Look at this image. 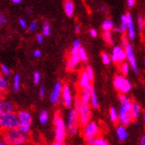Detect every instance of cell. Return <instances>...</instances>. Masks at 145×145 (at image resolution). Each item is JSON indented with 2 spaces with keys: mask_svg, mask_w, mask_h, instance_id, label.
I'll return each instance as SVG.
<instances>
[{
  "mask_svg": "<svg viewBox=\"0 0 145 145\" xmlns=\"http://www.w3.org/2000/svg\"><path fill=\"white\" fill-rule=\"evenodd\" d=\"M3 140L8 145H25L29 141V137L22 134L17 128H14L5 131Z\"/></svg>",
  "mask_w": 145,
  "mask_h": 145,
  "instance_id": "1",
  "label": "cell"
},
{
  "mask_svg": "<svg viewBox=\"0 0 145 145\" xmlns=\"http://www.w3.org/2000/svg\"><path fill=\"white\" fill-rule=\"evenodd\" d=\"M54 136H55V141L60 143H63L66 135H67V127L66 124L62 118V116L59 111H56L54 114Z\"/></svg>",
  "mask_w": 145,
  "mask_h": 145,
  "instance_id": "2",
  "label": "cell"
},
{
  "mask_svg": "<svg viewBox=\"0 0 145 145\" xmlns=\"http://www.w3.org/2000/svg\"><path fill=\"white\" fill-rule=\"evenodd\" d=\"M81 47V43L79 40H75L73 43V46L71 50L70 56H69L67 64H66V69L68 71H72L74 69L76 68L79 61V56H78V50Z\"/></svg>",
  "mask_w": 145,
  "mask_h": 145,
  "instance_id": "3",
  "label": "cell"
},
{
  "mask_svg": "<svg viewBox=\"0 0 145 145\" xmlns=\"http://www.w3.org/2000/svg\"><path fill=\"white\" fill-rule=\"evenodd\" d=\"M19 125V120L15 112L9 113L0 118V129L7 131L17 128Z\"/></svg>",
  "mask_w": 145,
  "mask_h": 145,
  "instance_id": "4",
  "label": "cell"
},
{
  "mask_svg": "<svg viewBox=\"0 0 145 145\" xmlns=\"http://www.w3.org/2000/svg\"><path fill=\"white\" fill-rule=\"evenodd\" d=\"M76 111L78 113L79 125L80 127H86V125L90 122V118H91V106H90V104L81 102L78 109Z\"/></svg>",
  "mask_w": 145,
  "mask_h": 145,
  "instance_id": "5",
  "label": "cell"
},
{
  "mask_svg": "<svg viewBox=\"0 0 145 145\" xmlns=\"http://www.w3.org/2000/svg\"><path fill=\"white\" fill-rule=\"evenodd\" d=\"M66 127H67V134L71 135H76L78 134V131L79 128L78 118V113L74 108L71 109L70 112H69Z\"/></svg>",
  "mask_w": 145,
  "mask_h": 145,
  "instance_id": "6",
  "label": "cell"
},
{
  "mask_svg": "<svg viewBox=\"0 0 145 145\" xmlns=\"http://www.w3.org/2000/svg\"><path fill=\"white\" fill-rule=\"evenodd\" d=\"M113 85L121 94H127L132 89L131 82L124 76H116L114 78V80H113Z\"/></svg>",
  "mask_w": 145,
  "mask_h": 145,
  "instance_id": "7",
  "label": "cell"
},
{
  "mask_svg": "<svg viewBox=\"0 0 145 145\" xmlns=\"http://www.w3.org/2000/svg\"><path fill=\"white\" fill-rule=\"evenodd\" d=\"M101 129L96 122H89L83 129V136L85 140L91 139V138L99 137Z\"/></svg>",
  "mask_w": 145,
  "mask_h": 145,
  "instance_id": "8",
  "label": "cell"
},
{
  "mask_svg": "<svg viewBox=\"0 0 145 145\" xmlns=\"http://www.w3.org/2000/svg\"><path fill=\"white\" fill-rule=\"evenodd\" d=\"M61 99L62 103L66 109H71L72 105L74 104L73 95L71 89L69 85L65 84L62 86V92H61Z\"/></svg>",
  "mask_w": 145,
  "mask_h": 145,
  "instance_id": "9",
  "label": "cell"
},
{
  "mask_svg": "<svg viewBox=\"0 0 145 145\" xmlns=\"http://www.w3.org/2000/svg\"><path fill=\"white\" fill-rule=\"evenodd\" d=\"M111 61H113L116 64H121L127 59V54H125V48L122 46H114L112 50V54L110 56Z\"/></svg>",
  "mask_w": 145,
  "mask_h": 145,
  "instance_id": "10",
  "label": "cell"
},
{
  "mask_svg": "<svg viewBox=\"0 0 145 145\" xmlns=\"http://www.w3.org/2000/svg\"><path fill=\"white\" fill-rule=\"evenodd\" d=\"M125 54H127V59L128 60L129 66L132 67V70H133V71L135 74H138L139 70H138V67H137L136 59H135L133 46H132L130 44H127V45L125 46Z\"/></svg>",
  "mask_w": 145,
  "mask_h": 145,
  "instance_id": "11",
  "label": "cell"
},
{
  "mask_svg": "<svg viewBox=\"0 0 145 145\" xmlns=\"http://www.w3.org/2000/svg\"><path fill=\"white\" fill-rule=\"evenodd\" d=\"M62 86H63V84L61 83V81H57L55 83L54 89L52 91L51 95H50V102H51L52 104H57L60 102V99L61 97V92H62Z\"/></svg>",
  "mask_w": 145,
  "mask_h": 145,
  "instance_id": "12",
  "label": "cell"
},
{
  "mask_svg": "<svg viewBox=\"0 0 145 145\" xmlns=\"http://www.w3.org/2000/svg\"><path fill=\"white\" fill-rule=\"evenodd\" d=\"M15 106L11 101L3 99L0 101V117L14 112Z\"/></svg>",
  "mask_w": 145,
  "mask_h": 145,
  "instance_id": "13",
  "label": "cell"
},
{
  "mask_svg": "<svg viewBox=\"0 0 145 145\" xmlns=\"http://www.w3.org/2000/svg\"><path fill=\"white\" fill-rule=\"evenodd\" d=\"M127 37L128 39L133 41L135 39L136 36V32H135V24H134V20H133V16L130 14V12H127Z\"/></svg>",
  "mask_w": 145,
  "mask_h": 145,
  "instance_id": "14",
  "label": "cell"
},
{
  "mask_svg": "<svg viewBox=\"0 0 145 145\" xmlns=\"http://www.w3.org/2000/svg\"><path fill=\"white\" fill-rule=\"evenodd\" d=\"M17 114V118L19 120V124H28L31 125L32 122V116L27 110H20Z\"/></svg>",
  "mask_w": 145,
  "mask_h": 145,
  "instance_id": "15",
  "label": "cell"
},
{
  "mask_svg": "<svg viewBox=\"0 0 145 145\" xmlns=\"http://www.w3.org/2000/svg\"><path fill=\"white\" fill-rule=\"evenodd\" d=\"M78 86L79 87L82 89H85V88H87L91 86V81L88 78V76L86 72V71H82L80 72V75H79V81H78Z\"/></svg>",
  "mask_w": 145,
  "mask_h": 145,
  "instance_id": "16",
  "label": "cell"
},
{
  "mask_svg": "<svg viewBox=\"0 0 145 145\" xmlns=\"http://www.w3.org/2000/svg\"><path fill=\"white\" fill-rule=\"evenodd\" d=\"M116 135L118 137V140L119 142H125L128 138V133L127 130L123 125H119L116 128Z\"/></svg>",
  "mask_w": 145,
  "mask_h": 145,
  "instance_id": "17",
  "label": "cell"
},
{
  "mask_svg": "<svg viewBox=\"0 0 145 145\" xmlns=\"http://www.w3.org/2000/svg\"><path fill=\"white\" fill-rule=\"evenodd\" d=\"M92 88L93 86H89L87 88H85V89H82L80 92V95L78 96L80 101L82 103H89L90 100H91V92H92Z\"/></svg>",
  "mask_w": 145,
  "mask_h": 145,
  "instance_id": "18",
  "label": "cell"
},
{
  "mask_svg": "<svg viewBox=\"0 0 145 145\" xmlns=\"http://www.w3.org/2000/svg\"><path fill=\"white\" fill-rule=\"evenodd\" d=\"M74 3L72 0H65L63 2V10L68 17H72L74 14Z\"/></svg>",
  "mask_w": 145,
  "mask_h": 145,
  "instance_id": "19",
  "label": "cell"
},
{
  "mask_svg": "<svg viewBox=\"0 0 145 145\" xmlns=\"http://www.w3.org/2000/svg\"><path fill=\"white\" fill-rule=\"evenodd\" d=\"M142 114V107L141 105L138 103L134 102L133 103V106H132V110L130 111V115L133 118V120H136V119L139 118Z\"/></svg>",
  "mask_w": 145,
  "mask_h": 145,
  "instance_id": "20",
  "label": "cell"
},
{
  "mask_svg": "<svg viewBox=\"0 0 145 145\" xmlns=\"http://www.w3.org/2000/svg\"><path fill=\"white\" fill-rule=\"evenodd\" d=\"M21 88V76L19 74H15L12 78V90L14 93H18Z\"/></svg>",
  "mask_w": 145,
  "mask_h": 145,
  "instance_id": "21",
  "label": "cell"
},
{
  "mask_svg": "<svg viewBox=\"0 0 145 145\" xmlns=\"http://www.w3.org/2000/svg\"><path fill=\"white\" fill-rule=\"evenodd\" d=\"M90 103L91 106L93 109H98L99 108V102H98V97H97V93L94 90V88H92V92H91V100H90Z\"/></svg>",
  "mask_w": 145,
  "mask_h": 145,
  "instance_id": "22",
  "label": "cell"
},
{
  "mask_svg": "<svg viewBox=\"0 0 145 145\" xmlns=\"http://www.w3.org/2000/svg\"><path fill=\"white\" fill-rule=\"evenodd\" d=\"M8 88H9V83L7 79L0 75V92H3L5 93L8 91Z\"/></svg>",
  "mask_w": 145,
  "mask_h": 145,
  "instance_id": "23",
  "label": "cell"
},
{
  "mask_svg": "<svg viewBox=\"0 0 145 145\" xmlns=\"http://www.w3.org/2000/svg\"><path fill=\"white\" fill-rule=\"evenodd\" d=\"M114 28V23L110 19H106V20L103 21V24H102V29L104 32H107V31H110L111 29H113Z\"/></svg>",
  "mask_w": 145,
  "mask_h": 145,
  "instance_id": "24",
  "label": "cell"
},
{
  "mask_svg": "<svg viewBox=\"0 0 145 145\" xmlns=\"http://www.w3.org/2000/svg\"><path fill=\"white\" fill-rule=\"evenodd\" d=\"M17 129L21 132L22 134L28 135L30 133L31 130V125H28V124H19Z\"/></svg>",
  "mask_w": 145,
  "mask_h": 145,
  "instance_id": "25",
  "label": "cell"
},
{
  "mask_svg": "<svg viewBox=\"0 0 145 145\" xmlns=\"http://www.w3.org/2000/svg\"><path fill=\"white\" fill-rule=\"evenodd\" d=\"M39 121L42 125H46L49 120V113L46 110H44L39 113Z\"/></svg>",
  "mask_w": 145,
  "mask_h": 145,
  "instance_id": "26",
  "label": "cell"
},
{
  "mask_svg": "<svg viewBox=\"0 0 145 145\" xmlns=\"http://www.w3.org/2000/svg\"><path fill=\"white\" fill-rule=\"evenodd\" d=\"M110 119L113 123H117L118 121V113L115 107H111L110 109Z\"/></svg>",
  "mask_w": 145,
  "mask_h": 145,
  "instance_id": "27",
  "label": "cell"
},
{
  "mask_svg": "<svg viewBox=\"0 0 145 145\" xmlns=\"http://www.w3.org/2000/svg\"><path fill=\"white\" fill-rule=\"evenodd\" d=\"M0 73H1V76H3L5 78H9L12 74L9 67H7L5 64L0 65Z\"/></svg>",
  "mask_w": 145,
  "mask_h": 145,
  "instance_id": "28",
  "label": "cell"
},
{
  "mask_svg": "<svg viewBox=\"0 0 145 145\" xmlns=\"http://www.w3.org/2000/svg\"><path fill=\"white\" fill-rule=\"evenodd\" d=\"M121 29V32H125L127 31V14H123L120 18V26H119Z\"/></svg>",
  "mask_w": 145,
  "mask_h": 145,
  "instance_id": "29",
  "label": "cell"
},
{
  "mask_svg": "<svg viewBox=\"0 0 145 145\" xmlns=\"http://www.w3.org/2000/svg\"><path fill=\"white\" fill-rule=\"evenodd\" d=\"M42 30H43V36H49L50 32H51V28H50V23L46 21L43 22V26H42Z\"/></svg>",
  "mask_w": 145,
  "mask_h": 145,
  "instance_id": "30",
  "label": "cell"
},
{
  "mask_svg": "<svg viewBox=\"0 0 145 145\" xmlns=\"http://www.w3.org/2000/svg\"><path fill=\"white\" fill-rule=\"evenodd\" d=\"M129 69H130V66L127 62H123V63L120 64V71L122 73V75L124 77H125L128 73H129Z\"/></svg>",
  "mask_w": 145,
  "mask_h": 145,
  "instance_id": "31",
  "label": "cell"
},
{
  "mask_svg": "<svg viewBox=\"0 0 145 145\" xmlns=\"http://www.w3.org/2000/svg\"><path fill=\"white\" fill-rule=\"evenodd\" d=\"M78 56H79V59L80 61H87L88 60V57H87V54H86V50L83 48V47H80L79 50H78Z\"/></svg>",
  "mask_w": 145,
  "mask_h": 145,
  "instance_id": "32",
  "label": "cell"
},
{
  "mask_svg": "<svg viewBox=\"0 0 145 145\" xmlns=\"http://www.w3.org/2000/svg\"><path fill=\"white\" fill-rule=\"evenodd\" d=\"M103 39L105 42L107 44H109V45H113V43H114V41L112 39V35L110 31H107V32L103 33Z\"/></svg>",
  "mask_w": 145,
  "mask_h": 145,
  "instance_id": "33",
  "label": "cell"
},
{
  "mask_svg": "<svg viewBox=\"0 0 145 145\" xmlns=\"http://www.w3.org/2000/svg\"><path fill=\"white\" fill-rule=\"evenodd\" d=\"M101 57H102V61L103 62V64H105V65L110 64V62H111L110 56L107 53H102V54H101Z\"/></svg>",
  "mask_w": 145,
  "mask_h": 145,
  "instance_id": "34",
  "label": "cell"
},
{
  "mask_svg": "<svg viewBox=\"0 0 145 145\" xmlns=\"http://www.w3.org/2000/svg\"><path fill=\"white\" fill-rule=\"evenodd\" d=\"M86 74H87V76H88V78H89V79H90V81L92 82V81H93V79H94V72H93V68L91 67V66H86Z\"/></svg>",
  "mask_w": 145,
  "mask_h": 145,
  "instance_id": "35",
  "label": "cell"
},
{
  "mask_svg": "<svg viewBox=\"0 0 145 145\" xmlns=\"http://www.w3.org/2000/svg\"><path fill=\"white\" fill-rule=\"evenodd\" d=\"M93 145H109V143L103 137H97L94 141Z\"/></svg>",
  "mask_w": 145,
  "mask_h": 145,
  "instance_id": "36",
  "label": "cell"
},
{
  "mask_svg": "<svg viewBox=\"0 0 145 145\" xmlns=\"http://www.w3.org/2000/svg\"><path fill=\"white\" fill-rule=\"evenodd\" d=\"M41 80V75L39 71H36L34 72L33 74V81H34V84L35 85H37L40 82Z\"/></svg>",
  "mask_w": 145,
  "mask_h": 145,
  "instance_id": "37",
  "label": "cell"
},
{
  "mask_svg": "<svg viewBox=\"0 0 145 145\" xmlns=\"http://www.w3.org/2000/svg\"><path fill=\"white\" fill-rule=\"evenodd\" d=\"M137 25L138 28H139L141 30L144 29V19L142 16H139L137 19Z\"/></svg>",
  "mask_w": 145,
  "mask_h": 145,
  "instance_id": "38",
  "label": "cell"
},
{
  "mask_svg": "<svg viewBox=\"0 0 145 145\" xmlns=\"http://www.w3.org/2000/svg\"><path fill=\"white\" fill-rule=\"evenodd\" d=\"M37 22L36 21H33L29 26V32H34V31L36 30V29H37Z\"/></svg>",
  "mask_w": 145,
  "mask_h": 145,
  "instance_id": "39",
  "label": "cell"
},
{
  "mask_svg": "<svg viewBox=\"0 0 145 145\" xmlns=\"http://www.w3.org/2000/svg\"><path fill=\"white\" fill-rule=\"evenodd\" d=\"M45 95H46V88L42 85L39 88V96L41 99H43L44 97H45Z\"/></svg>",
  "mask_w": 145,
  "mask_h": 145,
  "instance_id": "40",
  "label": "cell"
},
{
  "mask_svg": "<svg viewBox=\"0 0 145 145\" xmlns=\"http://www.w3.org/2000/svg\"><path fill=\"white\" fill-rule=\"evenodd\" d=\"M19 24H20V26L23 29H27V22L26 21L24 20V19H19Z\"/></svg>",
  "mask_w": 145,
  "mask_h": 145,
  "instance_id": "41",
  "label": "cell"
},
{
  "mask_svg": "<svg viewBox=\"0 0 145 145\" xmlns=\"http://www.w3.org/2000/svg\"><path fill=\"white\" fill-rule=\"evenodd\" d=\"M36 40L39 44H42L44 42V36L42 34H37L36 37Z\"/></svg>",
  "mask_w": 145,
  "mask_h": 145,
  "instance_id": "42",
  "label": "cell"
},
{
  "mask_svg": "<svg viewBox=\"0 0 145 145\" xmlns=\"http://www.w3.org/2000/svg\"><path fill=\"white\" fill-rule=\"evenodd\" d=\"M89 33H90L91 37H96L97 35H98L97 30H96V29H91L89 30Z\"/></svg>",
  "mask_w": 145,
  "mask_h": 145,
  "instance_id": "43",
  "label": "cell"
},
{
  "mask_svg": "<svg viewBox=\"0 0 145 145\" xmlns=\"http://www.w3.org/2000/svg\"><path fill=\"white\" fill-rule=\"evenodd\" d=\"M33 55L36 58H40L42 55V53H41V51H39V50H36V51H34V53H33Z\"/></svg>",
  "mask_w": 145,
  "mask_h": 145,
  "instance_id": "44",
  "label": "cell"
},
{
  "mask_svg": "<svg viewBox=\"0 0 145 145\" xmlns=\"http://www.w3.org/2000/svg\"><path fill=\"white\" fill-rule=\"evenodd\" d=\"M135 1L136 0H127V5L128 7H133L135 4Z\"/></svg>",
  "mask_w": 145,
  "mask_h": 145,
  "instance_id": "45",
  "label": "cell"
},
{
  "mask_svg": "<svg viewBox=\"0 0 145 145\" xmlns=\"http://www.w3.org/2000/svg\"><path fill=\"white\" fill-rule=\"evenodd\" d=\"M121 44H122V46H123V47H125V46L127 45V44H129V43L127 42V37H123V39H122V40H121Z\"/></svg>",
  "mask_w": 145,
  "mask_h": 145,
  "instance_id": "46",
  "label": "cell"
},
{
  "mask_svg": "<svg viewBox=\"0 0 145 145\" xmlns=\"http://www.w3.org/2000/svg\"><path fill=\"white\" fill-rule=\"evenodd\" d=\"M140 143H141V145H145V135H143L141 137Z\"/></svg>",
  "mask_w": 145,
  "mask_h": 145,
  "instance_id": "47",
  "label": "cell"
},
{
  "mask_svg": "<svg viewBox=\"0 0 145 145\" xmlns=\"http://www.w3.org/2000/svg\"><path fill=\"white\" fill-rule=\"evenodd\" d=\"M0 19H1V22H2V24H4V23H5L6 22V18H5V15H0Z\"/></svg>",
  "mask_w": 145,
  "mask_h": 145,
  "instance_id": "48",
  "label": "cell"
},
{
  "mask_svg": "<svg viewBox=\"0 0 145 145\" xmlns=\"http://www.w3.org/2000/svg\"><path fill=\"white\" fill-rule=\"evenodd\" d=\"M75 32L76 33H79L80 32V27H79V25H76V26H75Z\"/></svg>",
  "mask_w": 145,
  "mask_h": 145,
  "instance_id": "49",
  "label": "cell"
},
{
  "mask_svg": "<svg viewBox=\"0 0 145 145\" xmlns=\"http://www.w3.org/2000/svg\"><path fill=\"white\" fill-rule=\"evenodd\" d=\"M3 99H5V93L0 92V101L3 100Z\"/></svg>",
  "mask_w": 145,
  "mask_h": 145,
  "instance_id": "50",
  "label": "cell"
},
{
  "mask_svg": "<svg viewBox=\"0 0 145 145\" xmlns=\"http://www.w3.org/2000/svg\"><path fill=\"white\" fill-rule=\"evenodd\" d=\"M22 0H12V2L14 4H20V3H22Z\"/></svg>",
  "mask_w": 145,
  "mask_h": 145,
  "instance_id": "51",
  "label": "cell"
},
{
  "mask_svg": "<svg viewBox=\"0 0 145 145\" xmlns=\"http://www.w3.org/2000/svg\"><path fill=\"white\" fill-rule=\"evenodd\" d=\"M27 12H29V14H33V10L31 9V8H29H29L27 9Z\"/></svg>",
  "mask_w": 145,
  "mask_h": 145,
  "instance_id": "52",
  "label": "cell"
},
{
  "mask_svg": "<svg viewBox=\"0 0 145 145\" xmlns=\"http://www.w3.org/2000/svg\"><path fill=\"white\" fill-rule=\"evenodd\" d=\"M0 145H8L4 140H0Z\"/></svg>",
  "mask_w": 145,
  "mask_h": 145,
  "instance_id": "53",
  "label": "cell"
},
{
  "mask_svg": "<svg viewBox=\"0 0 145 145\" xmlns=\"http://www.w3.org/2000/svg\"><path fill=\"white\" fill-rule=\"evenodd\" d=\"M142 120H143V124L145 127V111H143V113H142Z\"/></svg>",
  "mask_w": 145,
  "mask_h": 145,
  "instance_id": "54",
  "label": "cell"
},
{
  "mask_svg": "<svg viewBox=\"0 0 145 145\" xmlns=\"http://www.w3.org/2000/svg\"><path fill=\"white\" fill-rule=\"evenodd\" d=\"M101 12H106L105 6H102V7H101Z\"/></svg>",
  "mask_w": 145,
  "mask_h": 145,
  "instance_id": "55",
  "label": "cell"
},
{
  "mask_svg": "<svg viewBox=\"0 0 145 145\" xmlns=\"http://www.w3.org/2000/svg\"><path fill=\"white\" fill-rule=\"evenodd\" d=\"M53 145H62V143H60V142H55L53 143Z\"/></svg>",
  "mask_w": 145,
  "mask_h": 145,
  "instance_id": "56",
  "label": "cell"
},
{
  "mask_svg": "<svg viewBox=\"0 0 145 145\" xmlns=\"http://www.w3.org/2000/svg\"><path fill=\"white\" fill-rule=\"evenodd\" d=\"M2 25V22H1V19H0V26Z\"/></svg>",
  "mask_w": 145,
  "mask_h": 145,
  "instance_id": "57",
  "label": "cell"
},
{
  "mask_svg": "<svg viewBox=\"0 0 145 145\" xmlns=\"http://www.w3.org/2000/svg\"><path fill=\"white\" fill-rule=\"evenodd\" d=\"M144 29H145V18H144Z\"/></svg>",
  "mask_w": 145,
  "mask_h": 145,
  "instance_id": "58",
  "label": "cell"
},
{
  "mask_svg": "<svg viewBox=\"0 0 145 145\" xmlns=\"http://www.w3.org/2000/svg\"><path fill=\"white\" fill-rule=\"evenodd\" d=\"M62 145H68V144H66V143H62Z\"/></svg>",
  "mask_w": 145,
  "mask_h": 145,
  "instance_id": "59",
  "label": "cell"
},
{
  "mask_svg": "<svg viewBox=\"0 0 145 145\" xmlns=\"http://www.w3.org/2000/svg\"><path fill=\"white\" fill-rule=\"evenodd\" d=\"M143 64H144V66H145V61H144V62H143Z\"/></svg>",
  "mask_w": 145,
  "mask_h": 145,
  "instance_id": "60",
  "label": "cell"
},
{
  "mask_svg": "<svg viewBox=\"0 0 145 145\" xmlns=\"http://www.w3.org/2000/svg\"><path fill=\"white\" fill-rule=\"evenodd\" d=\"M0 75H1V73H0Z\"/></svg>",
  "mask_w": 145,
  "mask_h": 145,
  "instance_id": "61",
  "label": "cell"
},
{
  "mask_svg": "<svg viewBox=\"0 0 145 145\" xmlns=\"http://www.w3.org/2000/svg\"><path fill=\"white\" fill-rule=\"evenodd\" d=\"M0 118H1V117H0Z\"/></svg>",
  "mask_w": 145,
  "mask_h": 145,
  "instance_id": "62",
  "label": "cell"
}]
</instances>
